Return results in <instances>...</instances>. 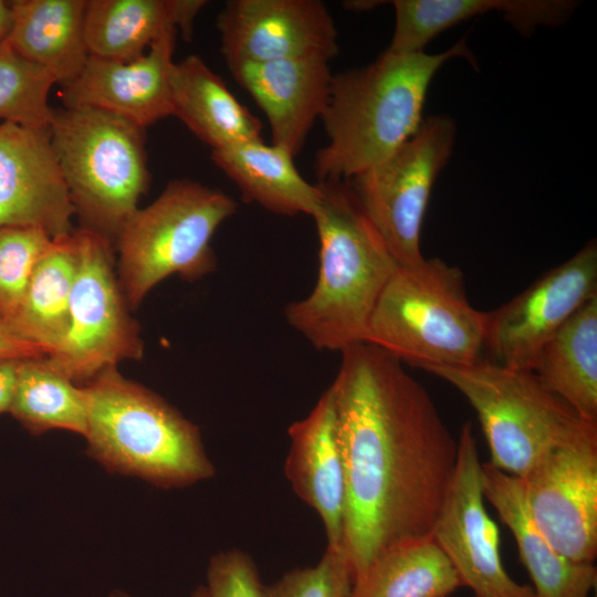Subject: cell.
Segmentation results:
<instances>
[{"mask_svg": "<svg viewBox=\"0 0 597 597\" xmlns=\"http://www.w3.org/2000/svg\"><path fill=\"white\" fill-rule=\"evenodd\" d=\"M341 355L328 390L345 471L343 551L355 579L384 551L430 538L458 440L400 360L365 342Z\"/></svg>", "mask_w": 597, "mask_h": 597, "instance_id": "cell-1", "label": "cell"}, {"mask_svg": "<svg viewBox=\"0 0 597 597\" xmlns=\"http://www.w3.org/2000/svg\"><path fill=\"white\" fill-rule=\"evenodd\" d=\"M453 57L474 64L462 39L437 54L386 50L366 66L333 75L321 117L327 144L314 161L317 182L349 180L400 147L423 121L433 76Z\"/></svg>", "mask_w": 597, "mask_h": 597, "instance_id": "cell-2", "label": "cell"}, {"mask_svg": "<svg viewBox=\"0 0 597 597\" xmlns=\"http://www.w3.org/2000/svg\"><path fill=\"white\" fill-rule=\"evenodd\" d=\"M316 184L322 191L312 217L320 240L318 274L312 292L286 306L285 317L315 348L341 353L364 342L398 263L347 180Z\"/></svg>", "mask_w": 597, "mask_h": 597, "instance_id": "cell-3", "label": "cell"}, {"mask_svg": "<svg viewBox=\"0 0 597 597\" xmlns=\"http://www.w3.org/2000/svg\"><path fill=\"white\" fill-rule=\"evenodd\" d=\"M82 387L87 452L106 469L160 488L191 485L213 476L198 427L164 398L127 379L116 367Z\"/></svg>", "mask_w": 597, "mask_h": 597, "instance_id": "cell-4", "label": "cell"}, {"mask_svg": "<svg viewBox=\"0 0 597 597\" xmlns=\"http://www.w3.org/2000/svg\"><path fill=\"white\" fill-rule=\"evenodd\" d=\"M463 274L443 260L398 264L370 315L364 342L423 370L480 360L488 312L476 310Z\"/></svg>", "mask_w": 597, "mask_h": 597, "instance_id": "cell-5", "label": "cell"}, {"mask_svg": "<svg viewBox=\"0 0 597 597\" xmlns=\"http://www.w3.org/2000/svg\"><path fill=\"white\" fill-rule=\"evenodd\" d=\"M52 144L81 228L115 244L150 175L145 128L94 107L53 108Z\"/></svg>", "mask_w": 597, "mask_h": 597, "instance_id": "cell-6", "label": "cell"}, {"mask_svg": "<svg viewBox=\"0 0 597 597\" xmlns=\"http://www.w3.org/2000/svg\"><path fill=\"white\" fill-rule=\"evenodd\" d=\"M237 211L232 197L189 179L170 181L121 231L117 277L130 308L163 280L195 281L216 268L211 239Z\"/></svg>", "mask_w": 597, "mask_h": 597, "instance_id": "cell-7", "label": "cell"}, {"mask_svg": "<svg viewBox=\"0 0 597 597\" xmlns=\"http://www.w3.org/2000/svg\"><path fill=\"white\" fill-rule=\"evenodd\" d=\"M427 371L457 388L473 407L489 444V463L519 478L549 450L597 428L548 391L531 370L481 358Z\"/></svg>", "mask_w": 597, "mask_h": 597, "instance_id": "cell-8", "label": "cell"}, {"mask_svg": "<svg viewBox=\"0 0 597 597\" xmlns=\"http://www.w3.org/2000/svg\"><path fill=\"white\" fill-rule=\"evenodd\" d=\"M77 272L69 328L48 360L74 383L87 384L103 370L140 359L144 343L115 272L112 243L86 229L75 230Z\"/></svg>", "mask_w": 597, "mask_h": 597, "instance_id": "cell-9", "label": "cell"}, {"mask_svg": "<svg viewBox=\"0 0 597 597\" xmlns=\"http://www.w3.org/2000/svg\"><path fill=\"white\" fill-rule=\"evenodd\" d=\"M454 136L450 117L429 116L387 158L347 180L398 264L423 259L422 222L436 179L451 156Z\"/></svg>", "mask_w": 597, "mask_h": 597, "instance_id": "cell-10", "label": "cell"}, {"mask_svg": "<svg viewBox=\"0 0 597 597\" xmlns=\"http://www.w3.org/2000/svg\"><path fill=\"white\" fill-rule=\"evenodd\" d=\"M430 537L474 597H536L503 566L499 530L484 505L482 463L470 421L461 428L455 469Z\"/></svg>", "mask_w": 597, "mask_h": 597, "instance_id": "cell-11", "label": "cell"}, {"mask_svg": "<svg viewBox=\"0 0 597 597\" xmlns=\"http://www.w3.org/2000/svg\"><path fill=\"white\" fill-rule=\"evenodd\" d=\"M519 479L530 515L545 538L568 559L593 564L597 556V428L549 450Z\"/></svg>", "mask_w": 597, "mask_h": 597, "instance_id": "cell-12", "label": "cell"}, {"mask_svg": "<svg viewBox=\"0 0 597 597\" xmlns=\"http://www.w3.org/2000/svg\"><path fill=\"white\" fill-rule=\"evenodd\" d=\"M597 295V244L590 241L501 307L488 312L484 348L500 365L531 370L547 341Z\"/></svg>", "mask_w": 597, "mask_h": 597, "instance_id": "cell-13", "label": "cell"}, {"mask_svg": "<svg viewBox=\"0 0 597 597\" xmlns=\"http://www.w3.org/2000/svg\"><path fill=\"white\" fill-rule=\"evenodd\" d=\"M229 70L293 57L334 59L335 22L318 0H231L216 20Z\"/></svg>", "mask_w": 597, "mask_h": 597, "instance_id": "cell-14", "label": "cell"}, {"mask_svg": "<svg viewBox=\"0 0 597 597\" xmlns=\"http://www.w3.org/2000/svg\"><path fill=\"white\" fill-rule=\"evenodd\" d=\"M75 216L50 126L0 124V227L72 234Z\"/></svg>", "mask_w": 597, "mask_h": 597, "instance_id": "cell-15", "label": "cell"}, {"mask_svg": "<svg viewBox=\"0 0 597 597\" xmlns=\"http://www.w3.org/2000/svg\"><path fill=\"white\" fill-rule=\"evenodd\" d=\"M176 34L164 35L129 62L90 55L81 74L62 87L63 106L103 109L143 128L172 116Z\"/></svg>", "mask_w": 597, "mask_h": 597, "instance_id": "cell-16", "label": "cell"}, {"mask_svg": "<svg viewBox=\"0 0 597 597\" xmlns=\"http://www.w3.org/2000/svg\"><path fill=\"white\" fill-rule=\"evenodd\" d=\"M328 63L316 56L293 57L245 63L230 70L264 112L272 144L292 157L300 154L326 108L333 77Z\"/></svg>", "mask_w": 597, "mask_h": 597, "instance_id": "cell-17", "label": "cell"}, {"mask_svg": "<svg viewBox=\"0 0 597 597\" xmlns=\"http://www.w3.org/2000/svg\"><path fill=\"white\" fill-rule=\"evenodd\" d=\"M287 433L286 479L295 494L320 515L326 546L343 549L345 471L328 389L305 418L289 427Z\"/></svg>", "mask_w": 597, "mask_h": 597, "instance_id": "cell-18", "label": "cell"}, {"mask_svg": "<svg viewBox=\"0 0 597 597\" xmlns=\"http://www.w3.org/2000/svg\"><path fill=\"white\" fill-rule=\"evenodd\" d=\"M482 489L509 527L536 597H589L597 585V568L576 563L557 552L533 522L517 476L482 463Z\"/></svg>", "mask_w": 597, "mask_h": 597, "instance_id": "cell-19", "label": "cell"}, {"mask_svg": "<svg viewBox=\"0 0 597 597\" xmlns=\"http://www.w3.org/2000/svg\"><path fill=\"white\" fill-rule=\"evenodd\" d=\"M395 29L387 50L421 52L439 33L470 18L499 11L519 33L558 27L574 13L568 0H394Z\"/></svg>", "mask_w": 597, "mask_h": 597, "instance_id": "cell-20", "label": "cell"}, {"mask_svg": "<svg viewBox=\"0 0 597 597\" xmlns=\"http://www.w3.org/2000/svg\"><path fill=\"white\" fill-rule=\"evenodd\" d=\"M171 104L172 116L211 150L262 139L260 119L198 55L175 62Z\"/></svg>", "mask_w": 597, "mask_h": 597, "instance_id": "cell-21", "label": "cell"}, {"mask_svg": "<svg viewBox=\"0 0 597 597\" xmlns=\"http://www.w3.org/2000/svg\"><path fill=\"white\" fill-rule=\"evenodd\" d=\"M6 39L23 57L65 86L83 71L90 52L84 32L86 0H15Z\"/></svg>", "mask_w": 597, "mask_h": 597, "instance_id": "cell-22", "label": "cell"}, {"mask_svg": "<svg viewBox=\"0 0 597 597\" xmlns=\"http://www.w3.org/2000/svg\"><path fill=\"white\" fill-rule=\"evenodd\" d=\"M293 158L262 139L211 150L212 161L239 188L243 201L276 214L313 217L322 200L321 188L301 176Z\"/></svg>", "mask_w": 597, "mask_h": 597, "instance_id": "cell-23", "label": "cell"}, {"mask_svg": "<svg viewBox=\"0 0 597 597\" xmlns=\"http://www.w3.org/2000/svg\"><path fill=\"white\" fill-rule=\"evenodd\" d=\"M532 371L580 418L597 423V295L547 341Z\"/></svg>", "mask_w": 597, "mask_h": 597, "instance_id": "cell-24", "label": "cell"}, {"mask_svg": "<svg viewBox=\"0 0 597 597\" xmlns=\"http://www.w3.org/2000/svg\"><path fill=\"white\" fill-rule=\"evenodd\" d=\"M75 231L52 240L34 268L20 308L8 328L52 355L69 328L71 294L77 272Z\"/></svg>", "mask_w": 597, "mask_h": 597, "instance_id": "cell-25", "label": "cell"}, {"mask_svg": "<svg viewBox=\"0 0 597 597\" xmlns=\"http://www.w3.org/2000/svg\"><path fill=\"white\" fill-rule=\"evenodd\" d=\"M460 586L453 566L430 537L380 553L355 577L350 597H448Z\"/></svg>", "mask_w": 597, "mask_h": 597, "instance_id": "cell-26", "label": "cell"}, {"mask_svg": "<svg viewBox=\"0 0 597 597\" xmlns=\"http://www.w3.org/2000/svg\"><path fill=\"white\" fill-rule=\"evenodd\" d=\"M84 32L90 55L129 62L177 30L170 0H86Z\"/></svg>", "mask_w": 597, "mask_h": 597, "instance_id": "cell-27", "label": "cell"}, {"mask_svg": "<svg viewBox=\"0 0 597 597\" xmlns=\"http://www.w3.org/2000/svg\"><path fill=\"white\" fill-rule=\"evenodd\" d=\"M9 412L30 433L51 429L86 432L87 410L83 387L56 369L46 358H25L18 365Z\"/></svg>", "mask_w": 597, "mask_h": 597, "instance_id": "cell-28", "label": "cell"}, {"mask_svg": "<svg viewBox=\"0 0 597 597\" xmlns=\"http://www.w3.org/2000/svg\"><path fill=\"white\" fill-rule=\"evenodd\" d=\"M56 84L42 66L0 42V119L24 126H50L49 94Z\"/></svg>", "mask_w": 597, "mask_h": 597, "instance_id": "cell-29", "label": "cell"}, {"mask_svg": "<svg viewBox=\"0 0 597 597\" xmlns=\"http://www.w3.org/2000/svg\"><path fill=\"white\" fill-rule=\"evenodd\" d=\"M52 240L38 228L0 227V322L7 327L17 315L34 268Z\"/></svg>", "mask_w": 597, "mask_h": 597, "instance_id": "cell-30", "label": "cell"}, {"mask_svg": "<svg viewBox=\"0 0 597 597\" xmlns=\"http://www.w3.org/2000/svg\"><path fill=\"white\" fill-rule=\"evenodd\" d=\"M354 575L343 549L326 546L321 561L295 568L272 585L263 597H350Z\"/></svg>", "mask_w": 597, "mask_h": 597, "instance_id": "cell-31", "label": "cell"}, {"mask_svg": "<svg viewBox=\"0 0 597 597\" xmlns=\"http://www.w3.org/2000/svg\"><path fill=\"white\" fill-rule=\"evenodd\" d=\"M208 597H263L258 568L249 554L232 548L213 555L207 573Z\"/></svg>", "mask_w": 597, "mask_h": 597, "instance_id": "cell-32", "label": "cell"}, {"mask_svg": "<svg viewBox=\"0 0 597 597\" xmlns=\"http://www.w3.org/2000/svg\"><path fill=\"white\" fill-rule=\"evenodd\" d=\"M46 356L40 347L18 338L0 322V359H25Z\"/></svg>", "mask_w": 597, "mask_h": 597, "instance_id": "cell-33", "label": "cell"}, {"mask_svg": "<svg viewBox=\"0 0 597 597\" xmlns=\"http://www.w3.org/2000/svg\"><path fill=\"white\" fill-rule=\"evenodd\" d=\"M172 18L177 32L186 41H190L193 32V21L200 10L206 6L203 0H170Z\"/></svg>", "mask_w": 597, "mask_h": 597, "instance_id": "cell-34", "label": "cell"}, {"mask_svg": "<svg viewBox=\"0 0 597 597\" xmlns=\"http://www.w3.org/2000/svg\"><path fill=\"white\" fill-rule=\"evenodd\" d=\"M21 359H0V413L9 412Z\"/></svg>", "mask_w": 597, "mask_h": 597, "instance_id": "cell-35", "label": "cell"}, {"mask_svg": "<svg viewBox=\"0 0 597 597\" xmlns=\"http://www.w3.org/2000/svg\"><path fill=\"white\" fill-rule=\"evenodd\" d=\"M12 23L10 2L0 0V42L8 38Z\"/></svg>", "mask_w": 597, "mask_h": 597, "instance_id": "cell-36", "label": "cell"}, {"mask_svg": "<svg viewBox=\"0 0 597 597\" xmlns=\"http://www.w3.org/2000/svg\"><path fill=\"white\" fill-rule=\"evenodd\" d=\"M111 597H128L127 595L123 593H115ZM191 597H208L207 588L203 586H199L192 594Z\"/></svg>", "mask_w": 597, "mask_h": 597, "instance_id": "cell-37", "label": "cell"}]
</instances>
